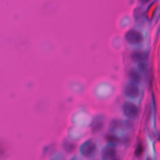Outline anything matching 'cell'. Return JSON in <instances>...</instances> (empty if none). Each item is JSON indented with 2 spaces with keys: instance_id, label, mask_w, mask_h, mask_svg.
I'll return each mask as SVG.
<instances>
[{
  "instance_id": "obj_1",
  "label": "cell",
  "mask_w": 160,
  "mask_h": 160,
  "mask_svg": "<svg viewBox=\"0 0 160 160\" xmlns=\"http://www.w3.org/2000/svg\"><path fill=\"white\" fill-rule=\"evenodd\" d=\"M97 146L95 142L89 139L84 141L79 148V151L82 156L86 158L93 156L96 151Z\"/></svg>"
},
{
  "instance_id": "obj_2",
  "label": "cell",
  "mask_w": 160,
  "mask_h": 160,
  "mask_svg": "<svg viewBox=\"0 0 160 160\" xmlns=\"http://www.w3.org/2000/svg\"><path fill=\"white\" fill-rule=\"evenodd\" d=\"M122 109L124 116L130 119H135L139 113L138 106L131 102H125L122 105Z\"/></svg>"
},
{
  "instance_id": "obj_3",
  "label": "cell",
  "mask_w": 160,
  "mask_h": 160,
  "mask_svg": "<svg viewBox=\"0 0 160 160\" xmlns=\"http://www.w3.org/2000/svg\"><path fill=\"white\" fill-rule=\"evenodd\" d=\"M126 40L131 44H138L142 42L143 36L138 30L131 29L128 31L125 35Z\"/></svg>"
},
{
  "instance_id": "obj_4",
  "label": "cell",
  "mask_w": 160,
  "mask_h": 160,
  "mask_svg": "<svg viewBox=\"0 0 160 160\" xmlns=\"http://www.w3.org/2000/svg\"><path fill=\"white\" fill-rule=\"evenodd\" d=\"M124 94L129 98H136L139 94V89L137 84L131 81L127 83L124 88Z\"/></svg>"
},
{
  "instance_id": "obj_5",
  "label": "cell",
  "mask_w": 160,
  "mask_h": 160,
  "mask_svg": "<svg viewBox=\"0 0 160 160\" xmlns=\"http://www.w3.org/2000/svg\"><path fill=\"white\" fill-rule=\"evenodd\" d=\"M115 147L111 144L105 146L102 148L101 153V158L102 160H112L115 158Z\"/></svg>"
},
{
  "instance_id": "obj_6",
  "label": "cell",
  "mask_w": 160,
  "mask_h": 160,
  "mask_svg": "<svg viewBox=\"0 0 160 160\" xmlns=\"http://www.w3.org/2000/svg\"><path fill=\"white\" fill-rule=\"evenodd\" d=\"M149 54L146 51H134L131 54V59L136 62H142L147 61Z\"/></svg>"
},
{
  "instance_id": "obj_7",
  "label": "cell",
  "mask_w": 160,
  "mask_h": 160,
  "mask_svg": "<svg viewBox=\"0 0 160 160\" xmlns=\"http://www.w3.org/2000/svg\"><path fill=\"white\" fill-rule=\"evenodd\" d=\"M129 76L131 81L132 82L138 84L141 81V74L139 72L134 68H132L130 69L129 72Z\"/></svg>"
},
{
  "instance_id": "obj_8",
  "label": "cell",
  "mask_w": 160,
  "mask_h": 160,
  "mask_svg": "<svg viewBox=\"0 0 160 160\" xmlns=\"http://www.w3.org/2000/svg\"><path fill=\"white\" fill-rule=\"evenodd\" d=\"M103 120L102 118H96L94 119V121L92 122V129L94 131H99L101 129H102L103 126Z\"/></svg>"
},
{
  "instance_id": "obj_9",
  "label": "cell",
  "mask_w": 160,
  "mask_h": 160,
  "mask_svg": "<svg viewBox=\"0 0 160 160\" xmlns=\"http://www.w3.org/2000/svg\"><path fill=\"white\" fill-rule=\"evenodd\" d=\"M142 152H143V146H142V144L139 143V144L137 145V146H136V149H135L134 154H135V156H136L138 157V156H141V154H142Z\"/></svg>"
},
{
  "instance_id": "obj_10",
  "label": "cell",
  "mask_w": 160,
  "mask_h": 160,
  "mask_svg": "<svg viewBox=\"0 0 160 160\" xmlns=\"http://www.w3.org/2000/svg\"><path fill=\"white\" fill-rule=\"evenodd\" d=\"M138 69L140 71L144 72L147 70V64L145 62H139L138 64Z\"/></svg>"
},
{
  "instance_id": "obj_11",
  "label": "cell",
  "mask_w": 160,
  "mask_h": 160,
  "mask_svg": "<svg viewBox=\"0 0 160 160\" xmlns=\"http://www.w3.org/2000/svg\"><path fill=\"white\" fill-rule=\"evenodd\" d=\"M151 0H139V1L142 3V4H146L148 2H149Z\"/></svg>"
},
{
  "instance_id": "obj_12",
  "label": "cell",
  "mask_w": 160,
  "mask_h": 160,
  "mask_svg": "<svg viewBox=\"0 0 160 160\" xmlns=\"http://www.w3.org/2000/svg\"><path fill=\"white\" fill-rule=\"evenodd\" d=\"M54 160H63V159H62V158H59V157H58V159H57V158H55L54 159Z\"/></svg>"
},
{
  "instance_id": "obj_13",
  "label": "cell",
  "mask_w": 160,
  "mask_h": 160,
  "mask_svg": "<svg viewBox=\"0 0 160 160\" xmlns=\"http://www.w3.org/2000/svg\"><path fill=\"white\" fill-rule=\"evenodd\" d=\"M70 160H79L78 158H75V157H74V158H71Z\"/></svg>"
},
{
  "instance_id": "obj_14",
  "label": "cell",
  "mask_w": 160,
  "mask_h": 160,
  "mask_svg": "<svg viewBox=\"0 0 160 160\" xmlns=\"http://www.w3.org/2000/svg\"><path fill=\"white\" fill-rule=\"evenodd\" d=\"M146 160H152V159H151V158H149V157H148V158H146Z\"/></svg>"
},
{
  "instance_id": "obj_15",
  "label": "cell",
  "mask_w": 160,
  "mask_h": 160,
  "mask_svg": "<svg viewBox=\"0 0 160 160\" xmlns=\"http://www.w3.org/2000/svg\"><path fill=\"white\" fill-rule=\"evenodd\" d=\"M112 160H119V159H116V158H114V159H112Z\"/></svg>"
}]
</instances>
